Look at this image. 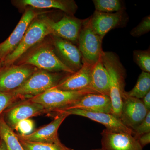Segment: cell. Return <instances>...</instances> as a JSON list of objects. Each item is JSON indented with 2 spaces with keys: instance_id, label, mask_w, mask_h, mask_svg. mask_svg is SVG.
<instances>
[{
  "instance_id": "6da1fadb",
  "label": "cell",
  "mask_w": 150,
  "mask_h": 150,
  "mask_svg": "<svg viewBox=\"0 0 150 150\" xmlns=\"http://www.w3.org/2000/svg\"><path fill=\"white\" fill-rule=\"evenodd\" d=\"M14 64L30 65L38 69L51 72H75L59 59L54 51L51 39L44 41L34 46L22 56Z\"/></svg>"
},
{
  "instance_id": "7a4b0ae2",
  "label": "cell",
  "mask_w": 150,
  "mask_h": 150,
  "mask_svg": "<svg viewBox=\"0 0 150 150\" xmlns=\"http://www.w3.org/2000/svg\"><path fill=\"white\" fill-rule=\"evenodd\" d=\"M101 59L110 78V97L112 114L120 118L125 91L126 71L118 56L112 52L103 51Z\"/></svg>"
},
{
  "instance_id": "3957f363",
  "label": "cell",
  "mask_w": 150,
  "mask_h": 150,
  "mask_svg": "<svg viewBox=\"0 0 150 150\" xmlns=\"http://www.w3.org/2000/svg\"><path fill=\"white\" fill-rule=\"evenodd\" d=\"M88 93H96L89 88L79 91H66L55 87L28 99L41 105L47 112L51 111L59 112L66 110Z\"/></svg>"
},
{
  "instance_id": "277c9868",
  "label": "cell",
  "mask_w": 150,
  "mask_h": 150,
  "mask_svg": "<svg viewBox=\"0 0 150 150\" xmlns=\"http://www.w3.org/2000/svg\"><path fill=\"white\" fill-rule=\"evenodd\" d=\"M70 74L38 69L23 84L11 92L18 99H28L56 87Z\"/></svg>"
},
{
  "instance_id": "5b68a950",
  "label": "cell",
  "mask_w": 150,
  "mask_h": 150,
  "mask_svg": "<svg viewBox=\"0 0 150 150\" xmlns=\"http://www.w3.org/2000/svg\"><path fill=\"white\" fill-rule=\"evenodd\" d=\"M44 14L36 17L31 22L19 45L3 61V67L13 64L28 51L41 43L48 35H51V32L44 19Z\"/></svg>"
},
{
  "instance_id": "8992f818",
  "label": "cell",
  "mask_w": 150,
  "mask_h": 150,
  "mask_svg": "<svg viewBox=\"0 0 150 150\" xmlns=\"http://www.w3.org/2000/svg\"><path fill=\"white\" fill-rule=\"evenodd\" d=\"M102 40L90 26L88 19L84 20L78 41L83 62L91 64L98 62L103 51Z\"/></svg>"
},
{
  "instance_id": "52a82bcc",
  "label": "cell",
  "mask_w": 150,
  "mask_h": 150,
  "mask_svg": "<svg viewBox=\"0 0 150 150\" xmlns=\"http://www.w3.org/2000/svg\"><path fill=\"white\" fill-rule=\"evenodd\" d=\"M38 69L26 64L3 67L0 71V91L11 92L21 86Z\"/></svg>"
},
{
  "instance_id": "ba28073f",
  "label": "cell",
  "mask_w": 150,
  "mask_h": 150,
  "mask_svg": "<svg viewBox=\"0 0 150 150\" xmlns=\"http://www.w3.org/2000/svg\"><path fill=\"white\" fill-rule=\"evenodd\" d=\"M44 18L51 35L61 38L74 44L78 43L84 20L67 14L58 21L45 14Z\"/></svg>"
},
{
  "instance_id": "9c48e42d",
  "label": "cell",
  "mask_w": 150,
  "mask_h": 150,
  "mask_svg": "<svg viewBox=\"0 0 150 150\" xmlns=\"http://www.w3.org/2000/svg\"><path fill=\"white\" fill-rule=\"evenodd\" d=\"M20 20L10 36L0 43V61H3L13 53L22 40L28 28L36 17L46 13V12H38L32 9H26Z\"/></svg>"
},
{
  "instance_id": "30bf717a",
  "label": "cell",
  "mask_w": 150,
  "mask_h": 150,
  "mask_svg": "<svg viewBox=\"0 0 150 150\" xmlns=\"http://www.w3.org/2000/svg\"><path fill=\"white\" fill-rule=\"evenodd\" d=\"M149 111L142 99L124 94L119 119L126 127L134 131L145 119Z\"/></svg>"
},
{
  "instance_id": "8fae6325",
  "label": "cell",
  "mask_w": 150,
  "mask_h": 150,
  "mask_svg": "<svg viewBox=\"0 0 150 150\" xmlns=\"http://www.w3.org/2000/svg\"><path fill=\"white\" fill-rule=\"evenodd\" d=\"M50 35L54 51L59 59L74 72L79 70L82 67L83 61L79 48L70 41Z\"/></svg>"
},
{
  "instance_id": "7c38bea8",
  "label": "cell",
  "mask_w": 150,
  "mask_h": 150,
  "mask_svg": "<svg viewBox=\"0 0 150 150\" xmlns=\"http://www.w3.org/2000/svg\"><path fill=\"white\" fill-rule=\"evenodd\" d=\"M45 112L46 110L41 105L25 99L6 110L3 118L13 131L20 121Z\"/></svg>"
},
{
  "instance_id": "4fadbf2b",
  "label": "cell",
  "mask_w": 150,
  "mask_h": 150,
  "mask_svg": "<svg viewBox=\"0 0 150 150\" xmlns=\"http://www.w3.org/2000/svg\"><path fill=\"white\" fill-rule=\"evenodd\" d=\"M65 112L69 115H75L88 118L102 124L106 129L116 133H124L134 136V131L129 129L122 123L121 120L111 113L89 112L78 109H71L58 112Z\"/></svg>"
},
{
  "instance_id": "5bb4252c",
  "label": "cell",
  "mask_w": 150,
  "mask_h": 150,
  "mask_svg": "<svg viewBox=\"0 0 150 150\" xmlns=\"http://www.w3.org/2000/svg\"><path fill=\"white\" fill-rule=\"evenodd\" d=\"M69 115L65 112L59 113L55 119L48 125L35 130L28 135H21L16 134L19 140L28 142L43 143H61L58 137L59 127Z\"/></svg>"
},
{
  "instance_id": "9a60e30c",
  "label": "cell",
  "mask_w": 150,
  "mask_h": 150,
  "mask_svg": "<svg viewBox=\"0 0 150 150\" xmlns=\"http://www.w3.org/2000/svg\"><path fill=\"white\" fill-rule=\"evenodd\" d=\"M103 150H143V148L132 134L116 133L105 129L101 134Z\"/></svg>"
},
{
  "instance_id": "2e32d148",
  "label": "cell",
  "mask_w": 150,
  "mask_h": 150,
  "mask_svg": "<svg viewBox=\"0 0 150 150\" xmlns=\"http://www.w3.org/2000/svg\"><path fill=\"white\" fill-rule=\"evenodd\" d=\"M14 6L21 9L38 10L56 9L66 14L74 16L78 6L73 0H16L12 1Z\"/></svg>"
},
{
  "instance_id": "e0dca14e",
  "label": "cell",
  "mask_w": 150,
  "mask_h": 150,
  "mask_svg": "<svg viewBox=\"0 0 150 150\" xmlns=\"http://www.w3.org/2000/svg\"><path fill=\"white\" fill-rule=\"evenodd\" d=\"M124 13L123 10L114 13H105L95 11L88 19L92 29L103 39L111 30L122 24L125 19Z\"/></svg>"
},
{
  "instance_id": "ac0fdd59",
  "label": "cell",
  "mask_w": 150,
  "mask_h": 150,
  "mask_svg": "<svg viewBox=\"0 0 150 150\" xmlns=\"http://www.w3.org/2000/svg\"><path fill=\"white\" fill-rule=\"evenodd\" d=\"M94 64L83 62L81 68L66 77L56 87L66 91H79L90 88Z\"/></svg>"
},
{
  "instance_id": "d6986e66",
  "label": "cell",
  "mask_w": 150,
  "mask_h": 150,
  "mask_svg": "<svg viewBox=\"0 0 150 150\" xmlns=\"http://www.w3.org/2000/svg\"><path fill=\"white\" fill-rule=\"evenodd\" d=\"M71 109L112 114V104L110 97L100 94H87L65 110Z\"/></svg>"
},
{
  "instance_id": "ffe728a7",
  "label": "cell",
  "mask_w": 150,
  "mask_h": 150,
  "mask_svg": "<svg viewBox=\"0 0 150 150\" xmlns=\"http://www.w3.org/2000/svg\"><path fill=\"white\" fill-rule=\"evenodd\" d=\"M90 88L96 93L109 96L110 78L103 63L101 56L94 65Z\"/></svg>"
},
{
  "instance_id": "44dd1931",
  "label": "cell",
  "mask_w": 150,
  "mask_h": 150,
  "mask_svg": "<svg viewBox=\"0 0 150 150\" xmlns=\"http://www.w3.org/2000/svg\"><path fill=\"white\" fill-rule=\"evenodd\" d=\"M0 138L5 143L8 150H24L16 134L0 117Z\"/></svg>"
},
{
  "instance_id": "7402d4cb",
  "label": "cell",
  "mask_w": 150,
  "mask_h": 150,
  "mask_svg": "<svg viewBox=\"0 0 150 150\" xmlns=\"http://www.w3.org/2000/svg\"><path fill=\"white\" fill-rule=\"evenodd\" d=\"M150 91V73L142 71L134 88L130 91H125L124 94L126 96L141 99Z\"/></svg>"
},
{
  "instance_id": "603a6c76",
  "label": "cell",
  "mask_w": 150,
  "mask_h": 150,
  "mask_svg": "<svg viewBox=\"0 0 150 150\" xmlns=\"http://www.w3.org/2000/svg\"><path fill=\"white\" fill-rule=\"evenodd\" d=\"M19 140L24 150H69L62 144L31 142Z\"/></svg>"
},
{
  "instance_id": "cb8c5ba5",
  "label": "cell",
  "mask_w": 150,
  "mask_h": 150,
  "mask_svg": "<svg viewBox=\"0 0 150 150\" xmlns=\"http://www.w3.org/2000/svg\"><path fill=\"white\" fill-rule=\"evenodd\" d=\"M96 11L105 13L123 10V5L119 0H93Z\"/></svg>"
},
{
  "instance_id": "d4e9b609",
  "label": "cell",
  "mask_w": 150,
  "mask_h": 150,
  "mask_svg": "<svg viewBox=\"0 0 150 150\" xmlns=\"http://www.w3.org/2000/svg\"><path fill=\"white\" fill-rule=\"evenodd\" d=\"M134 62L143 71L150 73V53L147 51L136 50L134 52Z\"/></svg>"
},
{
  "instance_id": "484cf974",
  "label": "cell",
  "mask_w": 150,
  "mask_h": 150,
  "mask_svg": "<svg viewBox=\"0 0 150 150\" xmlns=\"http://www.w3.org/2000/svg\"><path fill=\"white\" fill-rule=\"evenodd\" d=\"M150 30V15L145 17L136 27L131 30V34L134 37H139L149 32Z\"/></svg>"
},
{
  "instance_id": "4316f807",
  "label": "cell",
  "mask_w": 150,
  "mask_h": 150,
  "mask_svg": "<svg viewBox=\"0 0 150 150\" xmlns=\"http://www.w3.org/2000/svg\"><path fill=\"white\" fill-rule=\"evenodd\" d=\"M34 128V122L31 119L28 118L20 121L15 129L18 131L20 135L24 136L31 134Z\"/></svg>"
},
{
  "instance_id": "83f0119b",
  "label": "cell",
  "mask_w": 150,
  "mask_h": 150,
  "mask_svg": "<svg viewBox=\"0 0 150 150\" xmlns=\"http://www.w3.org/2000/svg\"><path fill=\"white\" fill-rule=\"evenodd\" d=\"M16 100L17 98L12 92L0 91V115L6 108Z\"/></svg>"
},
{
  "instance_id": "f1b7e54d",
  "label": "cell",
  "mask_w": 150,
  "mask_h": 150,
  "mask_svg": "<svg viewBox=\"0 0 150 150\" xmlns=\"http://www.w3.org/2000/svg\"><path fill=\"white\" fill-rule=\"evenodd\" d=\"M135 139H138L140 136L150 132V111L142 123L134 130Z\"/></svg>"
},
{
  "instance_id": "f546056e",
  "label": "cell",
  "mask_w": 150,
  "mask_h": 150,
  "mask_svg": "<svg viewBox=\"0 0 150 150\" xmlns=\"http://www.w3.org/2000/svg\"><path fill=\"white\" fill-rule=\"evenodd\" d=\"M137 141L142 148H144L150 143V132L140 136L137 139Z\"/></svg>"
},
{
  "instance_id": "4dcf8cb0",
  "label": "cell",
  "mask_w": 150,
  "mask_h": 150,
  "mask_svg": "<svg viewBox=\"0 0 150 150\" xmlns=\"http://www.w3.org/2000/svg\"><path fill=\"white\" fill-rule=\"evenodd\" d=\"M142 101L145 107L149 111L150 110V91L142 98Z\"/></svg>"
},
{
  "instance_id": "1f68e13d",
  "label": "cell",
  "mask_w": 150,
  "mask_h": 150,
  "mask_svg": "<svg viewBox=\"0 0 150 150\" xmlns=\"http://www.w3.org/2000/svg\"><path fill=\"white\" fill-rule=\"evenodd\" d=\"M0 150H8L5 143L2 139H0Z\"/></svg>"
},
{
  "instance_id": "d6a6232c",
  "label": "cell",
  "mask_w": 150,
  "mask_h": 150,
  "mask_svg": "<svg viewBox=\"0 0 150 150\" xmlns=\"http://www.w3.org/2000/svg\"><path fill=\"white\" fill-rule=\"evenodd\" d=\"M3 67V62L0 61V71Z\"/></svg>"
},
{
  "instance_id": "836d02e7",
  "label": "cell",
  "mask_w": 150,
  "mask_h": 150,
  "mask_svg": "<svg viewBox=\"0 0 150 150\" xmlns=\"http://www.w3.org/2000/svg\"><path fill=\"white\" fill-rule=\"evenodd\" d=\"M69 150H74L71 149H70ZM103 150V149L102 148H100V149H93V150Z\"/></svg>"
}]
</instances>
